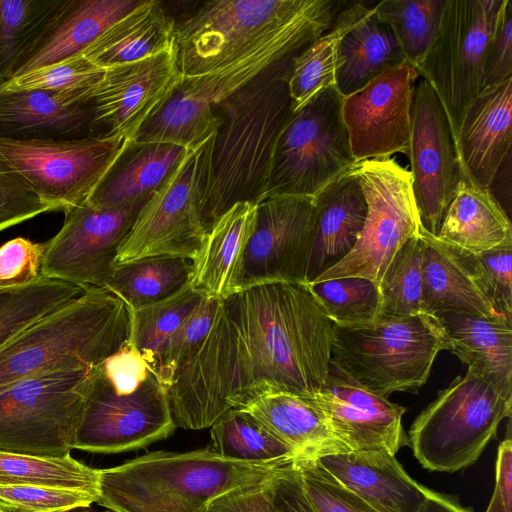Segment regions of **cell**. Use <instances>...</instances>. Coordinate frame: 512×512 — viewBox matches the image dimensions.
I'll return each instance as SVG.
<instances>
[{
  "label": "cell",
  "mask_w": 512,
  "mask_h": 512,
  "mask_svg": "<svg viewBox=\"0 0 512 512\" xmlns=\"http://www.w3.org/2000/svg\"><path fill=\"white\" fill-rule=\"evenodd\" d=\"M333 329L307 283L264 282L219 299L206 338L167 388L175 426L211 427L267 393L314 398L329 372Z\"/></svg>",
  "instance_id": "6da1fadb"
},
{
  "label": "cell",
  "mask_w": 512,
  "mask_h": 512,
  "mask_svg": "<svg viewBox=\"0 0 512 512\" xmlns=\"http://www.w3.org/2000/svg\"><path fill=\"white\" fill-rule=\"evenodd\" d=\"M294 57L275 64L214 106L222 123L212 147L204 212L207 232L234 204H258L266 196L275 145L292 114L288 78Z\"/></svg>",
  "instance_id": "7a4b0ae2"
},
{
  "label": "cell",
  "mask_w": 512,
  "mask_h": 512,
  "mask_svg": "<svg viewBox=\"0 0 512 512\" xmlns=\"http://www.w3.org/2000/svg\"><path fill=\"white\" fill-rule=\"evenodd\" d=\"M329 0H216L176 24L177 63L183 78L225 69L268 47L319 37L335 19Z\"/></svg>",
  "instance_id": "3957f363"
},
{
  "label": "cell",
  "mask_w": 512,
  "mask_h": 512,
  "mask_svg": "<svg viewBox=\"0 0 512 512\" xmlns=\"http://www.w3.org/2000/svg\"><path fill=\"white\" fill-rule=\"evenodd\" d=\"M292 463L236 461L211 449L150 452L101 469L96 503L112 512H206L221 495L266 482Z\"/></svg>",
  "instance_id": "277c9868"
},
{
  "label": "cell",
  "mask_w": 512,
  "mask_h": 512,
  "mask_svg": "<svg viewBox=\"0 0 512 512\" xmlns=\"http://www.w3.org/2000/svg\"><path fill=\"white\" fill-rule=\"evenodd\" d=\"M130 336V310L114 294L89 288L0 349V388L33 375L93 368Z\"/></svg>",
  "instance_id": "5b68a950"
},
{
  "label": "cell",
  "mask_w": 512,
  "mask_h": 512,
  "mask_svg": "<svg viewBox=\"0 0 512 512\" xmlns=\"http://www.w3.org/2000/svg\"><path fill=\"white\" fill-rule=\"evenodd\" d=\"M449 343L435 315H379L369 323L334 325L330 363L362 387L384 397L416 393L436 356Z\"/></svg>",
  "instance_id": "8992f818"
},
{
  "label": "cell",
  "mask_w": 512,
  "mask_h": 512,
  "mask_svg": "<svg viewBox=\"0 0 512 512\" xmlns=\"http://www.w3.org/2000/svg\"><path fill=\"white\" fill-rule=\"evenodd\" d=\"M511 408V392L468 367L416 417L409 446L427 470L460 471L478 460Z\"/></svg>",
  "instance_id": "52a82bcc"
},
{
  "label": "cell",
  "mask_w": 512,
  "mask_h": 512,
  "mask_svg": "<svg viewBox=\"0 0 512 512\" xmlns=\"http://www.w3.org/2000/svg\"><path fill=\"white\" fill-rule=\"evenodd\" d=\"M96 367L41 373L1 387L0 451L69 455Z\"/></svg>",
  "instance_id": "ba28073f"
},
{
  "label": "cell",
  "mask_w": 512,
  "mask_h": 512,
  "mask_svg": "<svg viewBox=\"0 0 512 512\" xmlns=\"http://www.w3.org/2000/svg\"><path fill=\"white\" fill-rule=\"evenodd\" d=\"M342 102L334 85L291 114L275 145L265 198H313L358 163L343 120Z\"/></svg>",
  "instance_id": "9c48e42d"
},
{
  "label": "cell",
  "mask_w": 512,
  "mask_h": 512,
  "mask_svg": "<svg viewBox=\"0 0 512 512\" xmlns=\"http://www.w3.org/2000/svg\"><path fill=\"white\" fill-rule=\"evenodd\" d=\"M216 133L188 149L174 172L142 206L115 263L163 255L197 257L207 235L204 212Z\"/></svg>",
  "instance_id": "30bf717a"
},
{
  "label": "cell",
  "mask_w": 512,
  "mask_h": 512,
  "mask_svg": "<svg viewBox=\"0 0 512 512\" xmlns=\"http://www.w3.org/2000/svg\"><path fill=\"white\" fill-rule=\"evenodd\" d=\"M506 0H445L437 33L416 67L439 97L455 138L481 92L486 55Z\"/></svg>",
  "instance_id": "8fae6325"
},
{
  "label": "cell",
  "mask_w": 512,
  "mask_h": 512,
  "mask_svg": "<svg viewBox=\"0 0 512 512\" xmlns=\"http://www.w3.org/2000/svg\"><path fill=\"white\" fill-rule=\"evenodd\" d=\"M354 170L367 203L362 231L349 255L314 282L357 276L379 285L395 253L420 232L409 170L391 157L358 162Z\"/></svg>",
  "instance_id": "7c38bea8"
},
{
  "label": "cell",
  "mask_w": 512,
  "mask_h": 512,
  "mask_svg": "<svg viewBox=\"0 0 512 512\" xmlns=\"http://www.w3.org/2000/svg\"><path fill=\"white\" fill-rule=\"evenodd\" d=\"M129 141L92 136L68 140L0 138V159L58 210L84 205Z\"/></svg>",
  "instance_id": "4fadbf2b"
},
{
  "label": "cell",
  "mask_w": 512,
  "mask_h": 512,
  "mask_svg": "<svg viewBox=\"0 0 512 512\" xmlns=\"http://www.w3.org/2000/svg\"><path fill=\"white\" fill-rule=\"evenodd\" d=\"M101 364L90 380L73 449L106 454L126 452L174 432L167 390L153 371L136 391L118 394L105 378Z\"/></svg>",
  "instance_id": "5bb4252c"
},
{
  "label": "cell",
  "mask_w": 512,
  "mask_h": 512,
  "mask_svg": "<svg viewBox=\"0 0 512 512\" xmlns=\"http://www.w3.org/2000/svg\"><path fill=\"white\" fill-rule=\"evenodd\" d=\"M182 80L176 45L105 69L89 100L96 135L135 141L141 128L164 107Z\"/></svg>",
  "instance_id": "9a60e30c"
},
{
  "label": "cell",
  "mask_w": 512,
  "mask_h": 512,
  "mask_svg": "<svg viewBox=\"0 0 512 512\" xmlns=\"http://www.w3.org/2000/svg\"><path fill=\"white\" fill-rule=\"evenodd\" d=\"M407 156L421 226L437 236L461 179V168L447 113L423 78L414 89Z\"/></svg>",
  "instance_id": "2e32d148"
},
{
  "label": "cell",
  "mask_w": 512,
  "mask_h": 512,
  "mask_svg": "<svg viewBox=\"0 0 512 512\" xmlns=\"http://www.w3.org/2000/svg\"><path fill=\"white\" fill-rule=\"evenodd\" d=\"M141 208L101 209L86 203L64 210L62 227L45 243L43 277L105 289Z\"/></svg>",
  "instance_id": "e0dca14e"
},
{
  "label": "cell",
  "mask_w": 512,
  "mask_h": 512,
  "mask_svg": "<svg viewBox=\"0 0 512 512\" xmlns=\"http://www.w3.org/2000/svg\"><path fill=\"white\" fill-rule=\"evenodd\" d=\"M312 197L271 196L257 205L238 289L264 282L307 283L312 246Z\"/></svg>",
  "instance_id": "ac0fdd59"
},
{
  "label": "cell",
  "mask_w": 512,
  "mask_h": 512,
  "mask_svg": "<svg viewBox=\"0 0 512 512\" xmlns=\"http://www.w3.org/2000/svg\"><path fill=\"white\" fill-rule=\"evenodd\" d=\"M416 68L403 63L343 97L342 116L357 162L407 154Z\"/></svg>",
  "instance_id": "d6986e66"
},
{
  "label": "cell",
  "mask_w": 512,
  "mask_h": 512,
  "mask_svg": "<svg viewBox=\"0 0 512 512\" xmlns=\"http://www.w3.org/2000/svg\"><path fill=\"white\" fill-rule=\"evenodd\" d=\"M314 400L347 450H386L395 455L409 445L402 424L406 408L362 387L331 363Z\"/></svg>",
  "instance_id": "ffe728a7"
},
{
  "label": "cell",
  "mask_w": 512,
  "mask_h": 512,
  "mask_svg": "<svg viewBox=\"0 0 512 512\" xmlns=\"http://www.w3.org/2000/svg\"><path fill=\"white\" fill-rule=\"evenodd\" d=\"M512 78L489 86L465 110L455 135L462 174L490 190L512 143Z\"/></svg>",
  "instance_id": "44dd1931"
},
{
  "label": "cell",
  "mask_w": 512,
  "mask_h": 512,
  "mask_svg": "<svg viewBox=\"0 0 512 512\" xmlns=\"http://www.w3.org/2000/svg\"><path fill=\"white\" fill-rule=\"evenodd\" d=\"M419 234L423 242L422 302L425 313L502 316L491 301L475 255L443 242L422 226Z\"/></svg>",
  "instance_id": "7402d4cb"
},
{
  "label": "cell",
  "mask_w": 512,
  "mask_h": 512,
  "mask_svg": "<svg viewBox=\"0 0 512 512\" xmlns=\"http://www.w3.org/2000/svg\"><path fill=\"white\" fill-rule=\"evenodd\" d=\"M90 95L44 90H0V138L68 140L97 136Z\"/></svg>",
  "instance_id": "603a6c76"
},
{
  "label": "cell",
  "mask_w": 512,
  "mask_h": 512,
  "mask_svg": "<svg viewBox=\"0 0 512 512\" xmlns=\"http://www.w3.org/2000/svg\"><path fill=\"white\" fill-rule=\"evenodd\" d=\"M382 512H418L431 489L386 450H349L308 458Z\"/></svg>",
  "instance_id": "cb8c5ba5"
},
{
  "label": "cell",
  "mask_w": 512,
  "mask_h": 512,
  "mask_svg": "<svg viewBox=\"0 0 512 512\" xmlns=\"http://www.w3.org/2000/svg\"><path fill=\"white\" fill-rule=\"evenodd\" d=\"M314 222L307 284L342 261L362 231L367 203L354 167L313 197Z\"/></svg>",
  "instance_id": "d4e9b609"
},
{
  "label": "cell",
  "mask_w": 512,
  "mask_h": 512,
  "mask_svg": "<svg viewBox=\"0 0 512 512\" xmlns=\"http://www.w3.org/2000/svg\"><path fill=\"white\" fill-rule=\"evenodd\" d=\"M141 2L62 0L16 75L81 54L108 27Z\"/></svg>",
  "instance_id": "484cf974"
},
{
  "label": "cell",
  "mask_w": 512,
  "mask_h": 512,
  "mask_svg": "<svg viewBox=\"0 0 512 512\" xmlns=\"http://www.w3.org/2000/svg\"><path fill=\"white\" fill-rule=\"evenodd\" d=\"M187 150L168 143H129L87 203L101 209L143 206L174 172Z\"/></svg>",
  "instance_id": "4316f807"
},
{
  "label": "cell",
  "mask_w": 512,
  "mask_h": 512,
  "mask_svg": "<svg viewBox=\"0 0 512 512\" xmlns=\"http://www.w3.org/2000/svg\"><path fill=\"white\" fill-rule=\"evenodd\" d=\"M257 205L236 203L213 223L193 260L190 286L194 290L216 299L237 291L244 253L256 223Z\"/></svg>",
  "instance_id": "83f0119b"
},
{
  "label": "cell",
  "mask_w": 512,
  "mask_h": 512,
  "mask_svg": "<svg viewBox=\"0 0 512 512\" xmlns=\"http://www.w3.org/2000/svg\"><path fill=\"white\" fill-rule=\"evenodd\" d=\"M176 23L162 3L142 2L108 27L82 55L107 69L134 62L175 45Z\"/></svg>",
  "instance_id": "f1b7e54d"
},
{
  "label": "cell",
  "mask_w": 512,
  "mask_h": 512,
  "mask_svg": "<svg viewBox=\"0 0 512 512\" xmlns=\"http://www.w3.org/2000/svg\"><path fill=\"white\" fill-rule=\"evenodd\" d=\"M435 316L448 340V351L512 393V318L451 312Z\"/></svg>",
  "instance_id": "f546056e"
},
{
  "label": "cell",
  "mask_w": 512,
  "mask_h": 512,
  "mask_svg": "<svg viewBox=\"0 0 512 512\" xmlns=\"http://www.w3.org/2000/svg\"><path fill=\"white\" fill-rule=\"evenodd\" d=\"M437 237L465 252L479 255L512 246V225L491 191L477 187L461 172Z\"/></svg>",
  "instance_id": "4dcf8cb0"
},
{
  "label": "cell",
  "mask_w": 512,
  "mask_h": 512,
  "mask_svg": "<svg viewBox=\"0 0 512 512\" xmlns=\"http://www.w3.org/2000/svg\"><path fill=\"white\" fill-rule=\"evenodd\" d=\"M403 63L406 60L392 29L373 8L366 7L339 42L335 86L347 97Z\"/></svg>",
  "instance_id": "1f68e13d"
},
{
  "label": "cell",
  "mask_w": 512,
  "mask_h": 512,
  "mask_svg": "<svg viewBox=\"0 0 512 512\" xmlns=\"http://www.w3.org/2000/svg\"><path fill=\"white\" fill-rule=\"evenodd\" d=\"M238 409L252 414L287 443L295 451L296 458L349 451L334 436L314 398L273 392Z\"/></svg>",
  "instance_id": "d6a6232c"
},
{
  "label": "cell",
  "mask_w": 512,
  "mask_h": 512,
  "mask_svg": "<svg viewBox=\"0 0 512 512\" xmlns=\"http://www.w3.org/2000/svg\"><path fill=\"white\" fill-rule=\"evenodd\" d=\"M193 260L180 256H154L115 263L105 289L129 309H138L177 293L190 284Z\"/></svg>",
  "instance_id": "836d02e7"
},
{
  "label": "cell",
  "mask_w": 512,
  "mask_h": 512,
  "mask_svg": "<svg viewBox=\"0 0 512 512\" xmlns=\"http://www.w3.org/2000/svg\"><path fill=\"white\" fill-rule=\"evenodd\" d=\"M366 7L356 2L341 10L331 28L293 58L288 78L292 113L301 109L319 92L335 85L339 42Z\"/></svg>",
  "instance_id": "e575fe53"
},
{
  "label": "cell",
  "mask_w": 512,
  "mask_h": 512,
  "mask_svg": "<svg viewBox=\"0 0 512 512\" xmlns=\"http://www.w3.org/2000/svg\"><path fill=\"white\" fill-rule=\"evenodd\" d=\"M222 123L216 108L181 86L139 131L138 142H159L191 149L216 133Z\"/></svg>",
  "instance_id": "d590c367"
},
{
  "label": "cell",
  "mask_w": 512,
  "mask_h": 512,
  "mask_svg": "<svg viewBox=\"0 0 512 512\" xmlns=\"http://www.w3.org/2000/svg\"><path fill=\"white\" fill-rule=\"evenodd\" d=\"M211 450L231 460L293 462L295 451L249 412L232 408L211 426Z\"/></svg>",
  "instance_id": "8d00e7d4"
},
{
  "label": "cell",
  "mask_w": 512,
  "mask_h": 512,
  "mask_svg": "<svg viewBox=\"0 0 512 512\" xmlns=\"http://www.w3.org/2000/svg\"><path fill=\"white\" fill-rule=\"evenodd\" d=\"M99 476L100 470L70 454L42 457L0 451V484L73 489L99 496Z\"/></svg>",
  "instance_id": "74e56055"
},
{
  "label": "cell",
  "mask_w": 512,
  "mask_h": 512,
  "mask_svg": "<svg viewBox=\"0 0 512 512\" xmlns=\"http://www.w3.org/2000/svg\"><path fill=\"white\" fill-rule=\"evenodd\" d=\"M62 0H0V83L14 77Z\"/></svg>",
  "instance_id": "f35d334b"
},
{
  "label": "cell",
  "mask_w": 512,
  "mask_h": 512,
  "mask_svg": "<svg viewBox=\"0 0 512 512\" xmlns=\"http://www.w3.org/2000/svg\"><path fill=\"white\" fill-rule=\"evenodd\" d=\"M88 289L43 278L28 286L0 290V349L27 327L67 305Z\"/></svg>",
  "instance_id": "ab89813d"
},
{
  "label": "cell",
  "mask_w": 512,
  "mask_h": 512,
  "mask_svg": "<svg viewBox=\"0 0 512 512\" xmlns=\"http://www.w3.org/2000/svg\"><path fill=\"white\" fill-rule=\"evenodd\" d=\"M204 297L189 284L164 300L129 309L128 341L146 359L151 370L160 349Z\"/></svg>",
  "instance_id": "60d3db41"
},
{
  "label": "cell",
  "mask_w": 512,
  "mask_h": 512,
  "mask_svg": "<svg viewBox=\"0 0 512 512\" xmlns=\"http://www.w3.org/2000/svg\"><path fill=\"white\" fill-rule=\"evenodd\" d=\"M445 0H383L375 14L395 34L405 60L415 68L437 33Z\"/></svg>",
  "instance_id": "b9f144b4"
},
{
  "label": "cell",
  "mask_w": 512,
  "mask_h": 512,
  "mask_svg": "<svg viewBox=\"0 0 512 512\" xmlns=\"http://www.w3.org/2000/svg\"><path fill=\"white\" fill-rule=\"evenodd\" d=\"M422 262L423 242L418 234L395 253L381 277L379 315L406 317L424 312Z\"/></svg>",
  "instance_id": "7bdbcfd3"
},
{
  "label": "cell",
  "mask_w": 512,
  "mask_h": 512,
  "mask_svg": "<svg viewBox=\"0 0 512 512\" xmlns=\"http://www.w3.org/2000/svg\"><path fill=\"white\" fill-rule=\"evenodd\" d=\"M309 286L334 325H361L372 322L380 314L379 287L367 278L340 277Z\"/></svg>",
  "instance_id": "ee69618b"
},
{
  "label": "cell",
  "mask_w": 512,
  "mask_h": 512,
  "mask_svg": "<svg viewBox=\"0 0 512 512\" xmlns=\"http://www.w3.org/2000/svg\"><path fill=\"white\" fill-rule=\"evenodd\" d=\"M104 72L105 69L90 63L81 53L16 75L0 83V90L80 92L91 96Z\"/></svg>",
  "instance_id": "f6af8a7d"
},
{
  "label": "cell",
  "mask_w": 512,
  "mask_h": 512,
  "mask_svg": "<svg viewBox=\"0 0 512 512\" xmlns=\"http://www.w3.org/2000/svg\"><path fill=\"white\" fill-rule=\"evenodd\" d=\"M219 299L204 297L160 349L152 367L164 387L192 357L206 338L216 315Z\"/></svg>",
  "instance_id": "bcb514c9"
},
{
  "label": "cell",
  "mask_w": 512,
  "mask_h": 512,
  "mask_svg": "<svg viewBox=\"0 0 512 512\" xmlns=\"http://www.w3.org/2000/svg\"><path fill=\"white\" fill-rule=\"evenodd\" d=\"M293 465L298 470L306 495L317 512H382L311 459L296 458Z\"/></svg>",
  "instance_id": "7dc6e473"
},
{
  "label": "cell",
  "mask_w": 512,
  "mask_h": 512,
  "mask_svg": "<svg viewBox=\"0 0 512 512\" xmlns=\"http://www.w3.org/2000/svg\"><path fill=\"white\" fill-rule=\"evenodd\" d=\"M97 498L81 490L0 484V504L20 512H69L87 508Z\"/></svg>",
  "instance_id": "c3c4849f"
},
{
  "label": "cell",
  "mask_w": 512,
  "mask_h": 512,
  "mask_svg": "<svg viewBox=\"0 0 512 512\" xmlns=\"http://www.w3.org/2000/svg\"><path fill=\"white\" fill-rule=\"evenodd\" d=\"M58 208L0 159V232Z\"/></svg>",
  "instance_id": "681fc988"
},
{
  "label": "cell",
  "mask_w": 512,
  "mask_h": 512,
  "mask_svg": "<svg viewBox=\"0 0 512 512\" xmlns=\"http://www.w3.org/2000/svg\"><path fill=\"white\" fill-rule=\"evenodd\" d=\"M45 243L16 237L0 246V290L20 288L41 279Z\"/></svg>",
  "instance_id": "f907efd6"
},
{
  "label": "cell",
  "mask_w": 512,
  "mask_h": 512,
  "mask_svg": "<svg viewBox=\"0 0 512 512\" xmlns=\"http://www.w3.org/2000/svg\"><path fill=\"white\" fill-rule=\"evenodd\" d=\"M512 246L475 255L495 310L512 318Z\"/></svg>",
  "instance_id": "816d5d0a"
},
{
  "label": "cell",
  "mask_w": 512,
  "mask_h": 512,
  "mask_svg": "<svg viewBox=\"0 0 512 512\" xmlns=\"http://www.w3.org/2000/svg\"><path fill=\"white\" fill-rule=\"evenodd\" d=\"M512 78V1L506 0L484 65L482 89Z\"/></svg>",
  "instance_id": "f5cc1de1"
},
{
  "label": "cell",
  "mask_w": 512,
  "mask_h": 512,
  "mask_svg": "<svg viewBox=\"0 0 512 512\" xmlns=\"http://www.w3.org/2000/svg\"><path fill=\"white\" fill-rule=\"evenodd\" d=\"M101 370L118 394L136 391L152 372L146 359L129 341L101 364Z\"/></svg>",
  "instance_id": "db71d44e"
},
{
  "label": "cell",
  "mask_w": 512,
  "mask_h": 512,
  "mask_svg": "<svg viewBox=\"0 0 512 512\" xmlns=\"http://www.w3.org/2000/svg\"><path fill=\"white\" fill-rule=\"evenodd\" d=\"M270 480L229 491L212 501L206 512H276Z\"/></svg>",
  "instance_id": "11a10c76"
},
{
  "label": "cell",
  "mask_w": 512,
  "mask_h": 512,
  "mask_svg": "<svg viewBox=\"0 0 512 512\" xmlns=\"http://www.w3.org/2000/svg\"><path fill=\"white\" fill-rule=\"evenodd\" d=\"M270 490L276 512H317L293 463L270 480Z\"/></svg>",
  "instance_id": "9f6ffc18"
},
{
  "label": "cell",
  "mask_w": 512,
  "mask_h": 512,
  "mask_svg": "<svg viewBox=\"0 0 512 512\" xmlns=\"http://www.w3.org/2000/svg\"><path fill=\"white\" fill-rule=\"evenodd\" d=\"M495 487L508 512H512V439L510 424L507 436L500 443L495 467Z\"/></svg>",
  "instance_id": "6f0895ef"
},
{
  "label": "cell",
  "mask_w": 512,
  "mask_h": 512,
  "mask_svg": "<svg viewBox=\"0 0 512 512\" xmlns=\"http://www.w3.org/2000/svg\"><path fill=\"white\" fill-rule=\"evenodd\" d=\"M418 512H474L462 506L455 498L430 490Z\"/></svg>",
  "instance_id": "680465c9"
},
{
  "label": "cell",
  "mask_w": 512,
  "mask_h": 512,
  "mask_svg": "<svg viewBox=\"0 0 512 512\" xmlns=\"http://www.w3.org/2000/svg\"><path fill=\"white\" fill-rule=\"evenodd\" d=\"M485 512H508L496 488H494L492 497Z\"/></svg>",
  "instance_id": "91938a15"
},
{
  "label": "cell",
  "mask_w": 512,
  "mask_h": 512,
  "mask_svg": "<svg viewBox=\"0 0 512 512\" xmlns=\"http://www.w3.org/2000/svg\"><path fill=\"white\" fill-rule=\"evenodd\" d=\"M0 512H20V511L12 510V509L7 508L4 505L0 504Z\"/></svg>",
  "instance_id": "94428289"
},
{
  "label": "cell",
  "mask_w": 512,
  "mask_h": 512,
  "mask_svg": "<svg viewBox=\"0 0 512 512\" xmlns=\"http://www.w3.org/2000/svg\"><path fill=\"white\" fill-rule=\"evenodd\" d=\"M70 512V511H69ZM84 512H87V511H84ZM112 512V511H111Z\"/></svg>",
  "instance_id": "6125c7cd"
}]
</instances>
